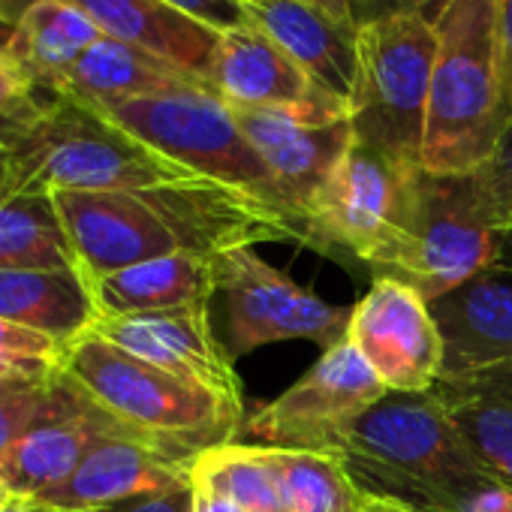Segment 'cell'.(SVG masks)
Returning <instances> with one entry per match:
<instances>
[{"label":"cell","instance_id":"17","mask_svg":"<svg viewBox=\"0 0 512 512\" xmlns=\"http://www.w3.org/2000/svg\"><path fill=\"white\" fill-rule=\"evenodd\" d=\"M244 19L275 40L311 82L350 106L359 73V22L311 0H241Z\"/></svg>","mask_w":512,"mask_h":512},{"label":"cell","instance_id":"38","mask_svg":"<svg viewBox=\"0 0 512 512\" xmlns=\"http://www.w3.org/2000/svg\"><path fill=\"white\" fill-rule=\"evenodd\" d=\"M500 46H503V67L512 97V0H500Z\"/></svg>","mask_w":512,"mask_h":512},{"label":"cell","instance_id":"36","mask_svg":"<svg viewBox=\"0 0 512 512\" xmlns=\"http://www.w3.org/2000/svg\"><path fill=\"white\" fill-rule=\"evenodd\" d=\"M464 512H512V491L494 482L491 488L479 491Z\"/></svg>","mask_w":512,"mask_h":512},{"label":"cell","instance_id":"43","mask_svg":"<svg viewBox=\"0 0 512 512\" xmlns=\"http://www.w3.org/2000/svg\"><path fill=\"white\" fill-rule=\"evenodd\" d=\"M359 512H410V509H401V506H392V503H377V500H365V506Z\"/></svg>","mask_w":512,"mask_h":512},{"label":"cell","instance_id":"35","mask_svg":"<svg viewBox=\"0 0 512 512\" xmlns=\"http://www.w3.org/2000/svg\"><path fill=\"white\" fill-rule=\"evenodd\" d=\"M488 166H491V172H494V178H497V184H500V190H503V196L509 202V214H512V130H509V136L503 139L497 157ZM509 247H512V241H509Z\"/></svg>","mask_w":512,"mask_h":512},{"label":"cell","instance_id":"11","mask_svg":"<svg viewBox=\"0 0 512 512\" xmlns=\"http://www.w3.org/2000/svg\"><path fill=\"white\" fill-rule=\"evenodd\" d=\"M217 293L226 296V350L232 359L281 341H314L323 350L347 341L353 308L323 302L253 247L217 256Z\"/></svg>","mask_w":512,"mask_h":512},{"label":"cell","instance_id":"4","mask_svg":"<svg viewBox=\"0 0 512 512\" xmlns=\"http://www.w3.org/2000/svg\"><path fill=\"white\" fill-rule=\"evenodd\" d=\"M61 368L127 431L190 467L205 449L232 443L244 428L241 404L163 371L91 329L64 347Z\"/></svg>","mask_w":512,"mask_h":512},{"label":"cell","instance_id":"8","mask_svg":"<svg viewBox=\"0 0 512 512\" xmlns=\"http://www.w3.org/2000/svg\"><path fill=\"white\" fill-rule=\"evenodd\" d=\"M115 124L142 139L166 160L184 166L196 178L217 181L250 193L281 211L305 247L314 250L311 229L287 208L269 166L244 136L235 112L208 88H181L151 97H136L103 109Z\"/></svg>","mask_w":512,"mask_h":512},{"label":"cell","instance_id":"45","mask_svg":"<svg viewBox=\"0 0 512 512\" xmlns=\"http://www.w3.org/2000/svg\"><path fill=\"white\" fill-rule=\"evenodd\" d=\"M13 28H16V25H10V22L0 19V49H7V46H10V40H13Z\"/></svg>","mask_w":512,"mask_h":512},{"label":"cell","instance_id":"1","mask_svg":"<svg viewBox=\"0 0 512 512\" xmlns=\"http://www.w3.org/2000/svg\"><path fill=\"white\" fill-rule=\"evenodd\" d=\"M85 278H103L169 253L217 256L299 229L272 205L235 187L190 178L148 190L52 193Z\"/></svg>","mask_w":512,"mask_h":512},{"label":"cell","instance_id":"18","mask_svg":"<svg viewBox=\"0 0 512 512\" xmlns=\"http://www.w3.org/2000/svg\"><path fill=\"white\" fill-rule=\"evenodd\" d=\"M190 479V464L160 452L136 434H109L55 488L28 503L43 512L100 509L139 494L163 491Z\"/></svg>","mask_w":512,"mask_h":512},{"label":"cell","instance_id":"13","mask_svg":"<svg viewBox=\"0 0 512 512\" xmlns=\"http://www.w3.org/2000/svg\"><path fill=\"white\" fill-rule=\"evenodd\" d=\"M347 341L386 392H431L443 377V341L431 308L410 284L377 275L353 305Z\"/></svg>","mask_w":512,"mask_h":512},{"label":"cell","instance_id":"24","mask_svg":"<svg viewBox=\"0 0 512 512\" xmlns=\"http://www.w3.org/2000/svg\"><path fill=\"white\" fill-rule=\"evenodd\" d=\"M181 88L211 91V85H205L193 73L145 49L103 37L70 70L61 88V97L82 100L94 109H109L136 97H151V94H166V91H181Z\"/></svg>","mask_w":512,"mask_h":512},{"label":"cell","instance_id":"41","mask_svg":"<svg viewBox=\"0 0 512 512\" xmlns=\"http://www.w3.org/2000/svg\"><path fill=\"white\" fill-rule=\"evenodd\" d=\"M34 4H40V0H0V19L16 25Z\"/></svg>","mask_w":512,"mask_h":512},{"label":"cell","instance_id":"20","mask_svg":"<svg viewBox=\"0 0 512 512\" xmlns=\"http://www.w3.org/2000/svg\"><path fill=\"white\" fill-rule=\"evenodd\" d=\"M106 37L145 49L208 85L220 31L172 10L163 0H70Z\"/></svg>","mask_w":512,"mask_h":512},{"label":"cell","instance_id":"32","mask_svg":"<svg viewBox=\"0 0 512 512\" xmlns=\"http://www.w3.org/2000/svg\"><path fill=\"white\" fill-rule=\"evenodd\" d=\"M0 356L13 359H40V362H61L64 347L40 332L22 329L16 323L0 320Z\"/></svg>","mask_w":512,"mask_h":512},{"label":"cell","instance_id":"29","mask_svg":"<svg viewBox=\"0 0 512 512\" xmlns=\"http://www.w3.org/2000/svg\"><path fill=\"white\" fill-rule=\"evenodd\" d=\"M58 371L61 365L52 374H25L0 380V458L46 413L55 395Z\"/></svg>","mask_w":512,"mask_h":512},{"label":"cell","instance_id":"34","mask_svg":"<svg viewBox=\"0 0 512 512\" xmlns=\"http://www.w3.org/2000/svg\"><path fill=\"white\" fill-rule=\"evenodd\" d=\"M311 4L341 16V19H353V22H368L374 19L383 7H386V0H311Z\"/></svg>","mask_w":512,"mask_h":512},{"label":"cell","instance_id":"16","mask_svg":"<svg viewBox=\"0 0 512 512\" xmlns=\"http://www.w3.org/2000/svg\"><path fill=\"white\" fill-rule=\"evenodd\" d=\"M443 341V377L512 365V263H497L428 302Z\"/></svg>","mask_w":512,"mask_h":512},{"label":"cell","instance_id":"46","mask_svg":"<svg viewBox=\"0 0 512 512\" xmlns=\"http://www.w3.org/2000/svg\"><path fill=\"white\" fill-rule=\"evenodd\" d=\"M10 500H16V494L10 491V485H7L4 479H0V506H4V503H10Z\"/></svg>","mask_w":512,"mask_h":512},{"label":"cell","instance_id":"22","mask_svg":"<svg viewBox=\"0 0 512 512\" xmlns=\"http://www.w3.org/2000/svg\"><path fill=\"white\" fill-rule=\"evenodd\" d=\"M434 395L458 425L482 470L512 491V365L440 380Z\"/></svg>","mask_w":512,"mask_h":512},{"label":"cell","instance_id":"27","mask_svg":"<svg viewBox=\"0 0 512 512\" xmlns=\"http://www.w3.org/2000/svg\"><path fill=\"white\" fill-rule=\"evenodd\" d=\"M190 479L223 494L244 512H287L281 470L269 446L223 443L205 449L193 461Z\"/></svg>","mask_w":512,"mask_h":512},{"label":"cell","instance_id":"2","mask_svg":"<svg viewBox=\"0 0 512 512\" xmlns=\"http://www.w3.org/2000/svg\"><path fill=\"white\" fill-rule=\"evenodd\" d=\"M338 458L365 500L410 512H464L494 485L434 389L386 392Z\"/></svg>","mask_w":512,"mask_h":512},{"label":"cell","instance_id":"23","mask_svg":"<svg viewBox=\"0 0 512 512\" xmlns=\"http://www.w3.org/2000/svg\"><path fill=\"white\" fill-rule=\"evenodd\" d=\"M0 320L67 347L94 326L97 305L82 269H0Z\"/></svg>","mask_w":512,"mask_h":512},{"label":"cell","instance_id":"12","mask_svg":"<svg viewBox=\"0 0 512 512\" xmlns=\"http://www.w3.org/2000/svg\"><path fill=\"white\" fill-rule=\"evenodd\" d=\"M244 136L269 166L287 208L311 229L314 250L320 238L314 226L317 202L353 145L350 106L326 100L296 109H232Z\"/></svg>","mask_w":512,"mask_h":512},{"label":"cell","instance_id":"25","mask_svg":"<svg viewBox=\"0 0 512 512\" xmlns=\"http://www.w3.org/2000/svg\"><path fill=\"white\" fill-rule=\"evenodd\" d=\"M103 37L106 34L70 0H40L16 22L7 52L49 97H61L70 70Z\"/></svg>","mask_w":512,"mask_h":512},{"label":"cell","instance_id":"7","mask_svg":"<svg viewBox=\"0 0 512 512\" xmlns=\"http://www.w3.org/2000/svg\"><path fill=\"white\" fill-rule=\"evenodd\" d=\"M434 58L431 13L401 10L359 25V73L350 97L353 139L410 172L422 169Z\"/></svg>","mask_w":512,"mask_h":512},{"label":"cell","instance_id":"30","mask_svg":"<svg viewBox=\"0 0 512 512\" xmlns=\"http://www.w3.org/2000/svg\"><path fill=\"white\" fill-rule=\"evenodd\" d=\"M52 100L7 49H0V115L34 124Z\"/></svg>","mask_w":512,"mask_h":512},{"label":"cell","instance_id":"14","mask_svg":"<svg viewBox=\"0 0 512 512\" xmlns=\"http://www.w3.org/2000/svg\"><path fill=\"white\" fill-rule=\"evenodd\" d=\"M109 434L133 431L112 419L100 404H94L61 368L46 413L0 458V479L10 485L16 497L31 500L64 482L91 452V446Z\"/></svg>","mask_w":512,"mask_h":512},{"label":"cell","instance_id":"28","mask_svg":"<svg viewBox=\"0 0 512 512\" xmlns=\"http://www.w3.org/2000/svg\"><path fill=\"white\" fill-rule=\"evenodd\" d=\"M287 512H359L362 491L353 485L338 455L275 449Z\"/></svg>","mask_w":512,"mask_h":512},{"label":"cell","instance_id":"37","mask_svg":"<svg viewBox=\"0 0 512 512\" xmlns=\"http://www.w3.org/2000/svg\"><path fill=\"white\" fill-rule=\"evenodd\" d=\"M193 512H244V509L226 500L223 494L193 482Z\"/></svg>","mask_w":512,"mask_h":512},{"label":"cell","instance_id":"9","mask_svg":"<svg viewBox=\"0 0 512 512\" xmlns=\"http://www.w3.org/2000/svg\"><path fill=\"white\" fill-rule=\"evenodd\" d=\"M413 178L353 139L314 211L320 253L371 266L374 278L392 275L407 241Z\"/></svg>","mask_w":512,"mask_h":512},{"label":"cell","instance_id":"21","mask_svg":"<svg viewBox=\"0 0 512 512\" xmlns=\"http://www.w3.org/2000/svg\"><path fill=\"white\" fill-rule=\"evenodd\" d=\"M97 317H142L190 305H208L217 293V260L199 253H169L130 269L91 278Z\"/></svg>","mask_w":512,"mask_h":512},{"label":"cell","instance_id":"44","mask_svg":"<svg viewBox=\"0 0 512 512\" xmlns=\"http://www.w3.org/2000/svg\"><path fill=\"white\" fill-rule=\"evenodd\" d=\"M0 512H40V509H34L28 500H22V497H16V500H10V503H4L0 506Z\"/></svg>","mask_w":512,"mask_h":512},{"label":"cell","instance_id":"15","mask_svg":"<svg viewBox=\"0 0 512 512\" xmlns=\"http://www.w3.org/2000/svg\"><path fill=\"white\" fill-rule=\"evenodd\" d=\"M91 332L118 344L121 350L199 383L220 398L241 404V383L232 368L226 341H220L208 320V305H190L142 317H97Z\"/></svg>","mask_w":512,"mask_h":512},{"label":"cell","instance_id":"10","mask_svg":"<svg viewBox=\"0 0 512 512\" xmlns=\"http://www.w3.org/2000/svg\"><path fill=\"white\" fill-rule=\"evenodd\" d=\"M386 395V386L365 365L350 341H341L275 401L256 407L244 431L269 449L341 455L362 416Z\"/></svg>","mask_w":512,"mask_h":512},{"label":"cell","instance_id":"5","mask_svg":"<svg viewBox=\"0 0 512 512\" xmlns=\"http://www.w3.org/2000/svg\"><path fill=\"white\" fill-rule=\"evenodd\" d=\"M7 154L4 193L148 190L196 178L127 133L103 109L73 97H55Z\"/></svg>","mask_w":512,"mask_h":512},{"label":"cell","instance_id":"42","mask_svg":"<svg viewBox=\"0 0 512 512\" xmlns=\"http://www.w3.org/2000/svg\"><path fill=\"white\" fill-rule=\"evenodd\" d=\"M7 178H10V154L4 145H0V193L7 190Z\"/></svg>","mask_w":512,"mask_h":512},{"label":"cell","instance_id":"39","mask_svg":"<svg viewBox=\"0 0 512 512\" xmlns=\"http://www.w3.org/2000/svg\"><path fill=\"white\" fill-rule=\"evenodd\" d=\"M443 4H446V0H386V7L377 16H383V13H401V10H422V13H431L434 16Z\"/></svg>","mask_w":512,"mask_h":512},{"label":"cell","instance_id":"19","mask_svg":"<svg viewBox=\"0 0 512 512\" xmlns=\"http://www.w3.org/2000/svg\"><path fill=\"white\" fill-rule=\"evenodd\" d=\"M208 85L229 109H296L335 100L250 22L220 34Z\"/></svg>","mask_w":512,"mask_h":512},{"label":"cell","instance_id":"6","mask_svg":"<svg viewBox=\"0 0 512 512\" xmlns=\"http://www.w3.org/2000/svg\"><path fill=\"white\" fill-rule=\"evenodd\" d=\"M509 241L512 214L491 166L464 175L419 169L413 178L407 241L389 278L410 284L431 302L503 263Z\"/></svg>","mask_w":512,"mask_h":512},{"label":"cell","instance_id":"31","mask_svg":"<svg viewBox=\"0 0 512 512\" xmlns=\"http://www.w3.org/2000/svg\"><path fill=\"white\" fill-rule=\"evenodd\" d=\"M70 512H193V479L172 485V488H163V491H151V494H139V497L121 500V503H109L100 509H70Z\"/></svg>","mask_w":512,"mask_h":512},{"label":"cell","instance_id":"40","mask_svg":"<svg viewBox=\"0 0 512 512\" xmlns=\"http://www.w3.org/2000/svg\"><path fill=\"white\" fill-rule=\"evenodd\" d=\"M28 124L16 121V118H7V115H0V145L4 148H13L22 136H25Z\"/></svg>","mask_w":512,"mask_h":512},{"label":"cell","instance_id":"26","mask_svg":"<svg viewBox=\"0 0 512 512\" xmlns=\"http://www.w3.org/2000/svg\"><path fill=\"white\" fill-rule=\"evenodd\" d=\"M0 269H79L49 193H0Z\"/></svg>","mask_w":512,"mask_h":512},{"label":"cell","instance_id":"33","mask_svg":"<svg viewBox=\"0 0 512 512\" xmlns=\"http://www.w3.org/2000/svg\"><path fill=\"white\" fill-rule=\"evenodd\" d=\"M163 4H169L172 10H178L220 34L247 22L241 0H163Z\"/></svg>","mask_w":512,"mask_h":512},{"label":"cell","instance_id":"3","mask_svg":"<svg viewBox=\"0 0 512 512\" xmlns=\"http://www.w3.org/2000/svg\"><path fill=\"white\" fill-rule=\"evenodd\" d=\"M437 58L428 88L422 169L464 175L488 166L512 130L500 46V0H446L434 13Z\"/></svg>","mask_w":512,"mask_h":512}]
</instances>
